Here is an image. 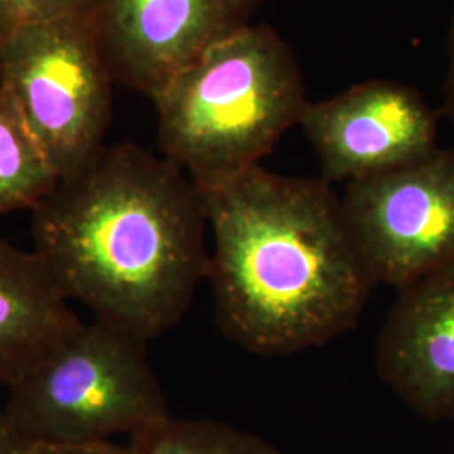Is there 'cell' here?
I'll list each match as a JSON object with an SVG mask.
<instances>
[{"label":"cell","mask_w":454,"mask_h":454,"mask_svg":"<svg viewBox=\"0 0 454 454\" xmlns=\"http://www.w3.org/2000/svg\"><path fill=\"white\" fill-rule=\"evenodd\" d=\"M200 189L131 142L101 146L33 211V251L67 300L144 340L174 328L209 278Z\"/></svg>","instance_id":"obj_1"},{"label":"cell","mask_w":454,"mask_h":454,"mask_svg":"<svg viewBox=\"0 0 454 454\" xmlns=\"http://www.w3.org/2000/svg\"><path fill=\"white\" fill-rule=\"evenodd\" d=\"M200 192L212 236L207 279L229 340L288 356L356 326L375 281L328 182L256 165Z\"/></svg>","instance_id":"obj_2"},{"label":"cell","mask_w":454,"mask_h":454,"mask_svg":"<svg viewBox=\"0 0 454 454\" xmlns=\"http://www.w3.org/2000/svg\"><path fill=\"white\" fill-rule=\"evenodd\" d=\"M152 101L165 157L199 189L260 165L309 105L286 41L249 22L204 49Z\"/></svg>","instance_id":"obj_3"},{"label":"cell","mask_w":454,"mask_h":454,"mask_svg":"<svg viewBox=\"0 0 454 454\" xmlns=\"http://www.w3.org/2000/svg\"><path fill=\"white\" fill-rule=\"evenodd\" d=\"M2 414L39 446H82L131 438L170 411L146 340L93 318L9 387Z\"/></svg>","instance_id":"obj_4"},{"label":"cell","mask_w":454,"mask_h":454,"mask_svg":"<svg viewBox=\"0 0 454 454\" xmlns=\"http://www.w3.org/2000/svg\"><path fill=\"white\" fill-rule=\"evenodd\" d=\"M114 84L86 11L0 35V88L61 177L105 145Z\"/></svg>","instance_id":"obj_5"},{"label":"cell","mask_w":454,"mask_h":454,"mask_svg":"<svg viewBox=\"0 0 454 454\" xmlns=\"http://www.w3.org/2000/svg\"><path fill=\"white\" fill-rule=\"evenodd\" d=\"M340 204L375 285L399 292L454 264V146L348 182Z\"/></svg>","instance_id":"obj_6"},{"label":"cell","mask_w":454,"mask_h":454,"mask_svg":"<svg viewBox=\"0 0 454 454\" xmlns=\"http://www.w3.org/2000/svg\"><path fill=\"white\" fill-rule=\"evenodd\" d=\"M300 125L325 182L386 174L438 148V116L418 90L401 82H360L337 97L309 101Z\"/></svg>","instance_id":"obj_7"},{"label":"cell","mask_w":454,"mask_h":454,"mask_svg":"<svg viewBox=\"0 0 454 454\" xmlns=\"http://www.w3.org/2000/svg\"><path fill=\"white\" fill-rule=\"evenodd\" d=\"M246 0H90L86 14L114 82L155 97L212 43L249 22Z\"/></svg>","instance_id":"obj_8"},{"label":"cell","mask_w":454,"mask_h":454,"mask_svg":"<svg viewBox=\"0 0 454 454\" xmlns=\"http://www.w3.org/2000/svg\"><path fill=\"white\" fill-rule=\"evenodd\" d=\"M375 365L418 416L454 421V264L399 290L377 340Z\"/></svg>","instance_id":"obj_9"},{"label":"cell","mask_w":454,"mask_h":454,"mask_svg":"<svg viewBox=\"0 0 454 454\" xmlns=\"http://www.w3.org/2000/svg\"><path fill=\"white\" fill-rule=\"evenodd\" d=\"M80 322L39 256L0 238V384H16Z\"/></svg>","instance_id":"obj_10"},{"label":"cell","mask_w":454,"mask_h":454,"mask_svg":"<svg viewBox=\"0 0 454 454\" xmlns=\"http://www.w3.org/2000/svg\"><path fill=\"white\" fill-rule=\"evenodd\" d=\"M59 179L16 103L0 88V215L34 211Z\"/></svg>","instance_id":"obj_11"},{"label":"cell","mask_w":454,"mask_h":454,"mask_svg":"<svg viewBox=\"0 0 454 454\" xmlns=\"http://www.w3.org/2000/svg\"><path fill=\"white\" fill-rule=\"evenodd\" d=\"M133 454H279L258 434L214 419H176L155 422L131 436Z\"/></svg>","instance_id":"obj_12"},{"label":"cell","mask_w":454,"mask_h":454,"mask_svg":"<svg viewBox=\"0 0 454 454\" xmlns=\"http://www.w3.org/2000/svg\"><path fill=\"white\" fill-rule=\"evenodd\" d=\"M90 0H0V35L86 11Z\"/></svg>","instance_id":"obj_13"},{"label":"cell","mask_w":454,"mask_h":454,"mask_svg":"<svg viewBox=\"0 0 454 454\" xmlns=\"http://www.w3.org/2000/svg\"><path fill=\"white\" fill-rule=\"evenodd\" d=\"M0 454H43V446L20 436L0 412Z\"/></svg>","instance_id":"obj_14"},{"label":"cell","mask_w":454,"mask_h":454,"mask_svg":"<svg viewBox=\"0 0 454 454\" xmlns=\"http://www.w3.org/2000/svg\"><path fill=\"white\" fill-rule=\"evenodd\" d=\"M43 454H133L130 446H118L112 441L82 446H43Z\"/></svg>","instance_id":"obj_15"},{"label":"cell","mask_w":454,"mask_h":454,"mask_svg":"<svg viewBox=\"0 0 454 454\" xmlns=\"http://www.w3.org/2000/svg\"><path fill=\"white\" fill-rule=\"evenodd\" d=\"M446 56H448V67H446V80H444V99H446L444 106L454 123V4L450 24H448Z\"/></svg>","instance_id":"obj_16"},{"label":"cell","mask_w":454,"mask_h":454,"mask_svg":"<svg viewBox=\"0 0 454 454\" xmlns=\"http://www.w3.org/2000/svg\"><path fill=\"white\" fill-rule=\"evenodd\" d=\"M246 2H247V4H249V5L253 7V9H254V7L258 5V4H261V2H264V0H246Z\"/></svg>","instance_id":"obj_17"}]
</instances>
